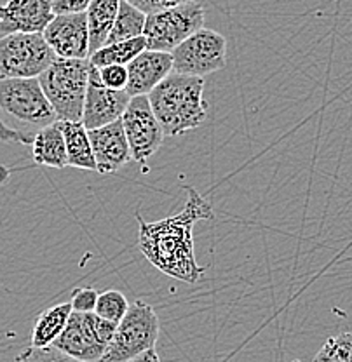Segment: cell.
<instances>
[{
  "mask_svg": "<svg viewBox=\"0 0 352 362\" xmlns=\"http://www.w3.org/2000/svg\"><path fill=\"white\" fill-rule=\"evenodd\" d=\"M52 18L51 0H7V4L0 6V37L42 33Z\"/></svg>",
  "mask_w": 352,
  "mask_h": 362,
  "instance_id": "obj_13",
  "label": "cell"
},
{
  "mask_svg": "<svg viewBox=\"0 0 352 362\" xmlns=\"http://www.w3.org/2000/svg\"><path fill=\"white\" fill-rule=\"evenodd\" d=\"M159 333L161 324L154 308L142 300L135 301L117 324L113 339L100 362H126L147 350H152Z\"/></svg>",
  "mask_w": 352,
  "mask_h": 362,
  "instance_id": "obj_6",
  "label": "cell"
},
{
  "mask_svg": "<svg viewBox=\"0 0 352 362\" xmlns=\"http://www.w3.org/2000/svg\"><path fill=\"white\" fill-rule=\"evenodd\" d=\"M188 194L183 209L175 216L149 221L136 214L138 220V247L147 259L169 277L195 284L206 269L195 259L194 225L200 220H213L211 204L195 188H185Z\"/></svg>",
  "mask_w": 352,
  "mask_h": 362,
  "instance_id": "obj_1",
  "label": "cell"
},
{
  "mask_svg": "<svg viewBox=\"0 0 352 362\" xmlns=\"http://www.w3.org/2000/svg\"><path fill=\"white\" fill-rule=\"evenodd\" d=\"M130 101L131 96L126 93V89L117 90L107 88L101 82L100 70L91 65L88 93H86L84 110H82V124L88 129H98V127L120 120Z\"/></svg>",
  "mask_w": 352,
  "mask_h": 362,
  "instance_id": "obj_11",
  "label": "cell"
},
{
  "mask_svg": "<svg viewBox=\"0 0 352 362\" xmlns=\"http://www.w3.org/2000/svg\"><path fill=\"white\" fill-rule=\"evenodd\" d=\"M72 312H74V308H72L70 301L68 303H58L44 310L33 322L32 346H35V349L51 346L59 338V334L65 331Z\"/></svg>",
  "mask_w": 352,
  "mask_h": 362,
  "instance_id": "obj_18",
  "label": "cell"
},
{
  "mask_svg": "<svg viewBox=\"0 0 352 362\" xmlns=\"http://www.w3.org/2000/svg\"><path fill=\"white\" fill-rule=\"evenodd\" d=\"M89 139L94 160H96V171L101 175L117 173L132 160L130 143H127L120 120L98 127V129H89Z\"/></svg>",
  "mask_w": 352,
  "mask_h": 362,
  "instance_id": "obj_14",
  "label": "cell"
},
{
  "mask_svg": "<svg viewBox=\"0 0 352 362\" xmlns=\"http://www.w3.org/2000/svg\"><path fill=\"white\" fill-rule=\"evenodd\" d=\"M63 136H65L68 168L88 169L96 171L93 146H91L89 129L81 122H62Z\"/></svg>",
  "mask_w": 352,
  "mask_h": 362,
  "instance_id": "obj_19",
  "label": "cell"
},
{
  "mask_svg": "<svg viewBox=\"0 0 352 362\" xmlns=\"http://www.w3.org/2000/svg\"><path fill=\"white\" fill-rule=\"evenodd\" d=\"M204 7L198 0L162 11L157 14H149L145 21V44L149 51L173 52L192 33L204 28Z\"/></svg>",
  "mask_w": 352,
  "mask_h": 362,
  "instance_id": "obj_8",
  "label": "cell"
},
{
  "mask_svg": "<svg viewBox=\"0 0 352 362\" xmlns=\"http://www.w3.org/2000/svg\"><path fill=\"white\" fill-rule=\"evenodd\" d=\"M55 59L42 33L0 37V78H39Z\"/></svg>",
  "mask_w": 352,
  "mask_h": 362,
  "instance_id": "obj_7",
  "label": "cell"
},
{
  "mask_svg": "<svg viewBox=\"0 0 352 362\" xmlns=\"http://www.w3.org/2000/svg\"><path fill=\"white\" fill-rule=\"evenodd\" d=\"M93 0H51L52 13L58 14H79L86 13Z\"/></svg>",
  "mask_w": 352,
  "mask_h": 362,
  "instance_id": "obj_28",
  "label": "cell"
},
{
  "mask_svg": "<svg viewBox=\"0 0 352 362\" xmlns=\"http://www.w3.org/2000/svg\"><path fill=\"white\" fill-rule=\"evenodd\" d=\"M55 122L58 117L39 78H0V141L32 145Z\"/></svg>",
  "mask_w": 352,
  "mask_h": 362,
  "instance_id": "obj_2",
  "label": "cell"
},
{
  "mask_svg": "<svg viewBox=\"0 0 352 362\" xmlns=\"http://www.w3.org/2000/svg\"><path fill=\"white\" fill-rule=\"evenodd\" d=\"M147 49L145 37H136V39L124 40V42L107 44L98 49L93 56H89V63L96 68L123 65L127 66L138 54H142Z\"/></svg>",
  "mask_w": 352,
  "mask_h": 362,
  "instance_id": "obj_20",
  "label": "cell"
},
{
  "mask_svg": "<svg viewBox=\"0 0 352 362\" xmlns=\"http://www.w3.org/2000/svg\"><path fill=\"white\" fill-rule=\"evenodd\" d=\"M126 362H161V359H159V354L155 352V349H152V350H147V352L140 354V356L132 357V359L126 361Z\"/></svg>",
  "mask_w": 352,
  "mask_h": 362,
  "instance_id": "obj_29",
  "label": "cell"
},
{
  "mask_svg": "<svg viewBox=\"0 0 352 362\" xmlns=\"http://www.w3.org/2000/svg\"><path fill=\"white\" fill-rule=\"evenodd\" d=\"M149 101L166 136L198 129L208 117L203 77L173 71L149 94Z\"/></svg>",
  "mask_w": 352,
  "mask_h": 362,
  "instance_id": "obj_3",
  "label": "cell"
},
{
  "mask_svg": "<svg viewBox=\"0 0 352 362\" xmlns=\"http://www.w3.org/2000/svg\"><path fill=\"white\" fill-rule=\"evenodd\" d=\"M120 0H93L86 11L89 28V56L107 44Z\"/></svg>",
  "mask_w": 352,
  "mask_h": 362,
  "instance_id": "obj_17",
  "label": "cell"
},
{
  "mask_svg": "<svg viewBox=\"0 0 352 362\" xmlns=\"http://www.w3.org/2000/svg\"><path fill=\"white\" fill-rule=\"evenodd\" d=\"M173 56V71L191 77H206L227 65V40L211 28H200L183 40Z\"/></svg>",
  "mask_w": 352,
  "mask_h": 362,
  "instance_id": "obj_9",
  "label": "cell"
},
{
  "mask_svg": "<svg viewBox=\"0 0 352 362\" xmlns=\"http://www.w3.org/2000/svg\"><path fill=\"white\" fill-rule=\"evenodd\" d=\"M14 362H79L72 357L65 356L63 352H59L55 346H47V349H35V346H30V349L23 350L20 356L14 359Z\"/></svg>",
  "mask_w": 352,
  "mask_h": 362,
  "instance_id": "obj_24",
  "label": "cell"
},
{
  "mask_svg": "<svg viewBox=\"0 0 352 362\" xmlns=\"http://www.w3.org/2000/svg\"><path fill=\"white\" fill-rule=\"evenodd\" d=\"M98 296H100V293L93 288H75L72 291L70 305L74 312L89 314V312H94V308H96Z\"/></svg>",
  "mask_w": 352,
  "mask_h": 362,
  "instance_id": "obj_25",
  "label": "cell"
},
{
  "mask_svg": "<svg viewBox=\"0 0 352 362\" xmlns=\"http://www.w3.org/2000/svg\"><path fill=\"white\" fill-rule=\"evenodd\" d=\"M127 310H130V301L126 300V296L120 291H115V289H108V291L100 293V296H98L94 314L110 320V322L119 324L123 317L127 314Z\"/></svg>",
  "mask_w": 352,
  "mask_h": 362,
  "instance_id": "obj_22",
  "label": "cell"
},
{
  "mask_svg": "<svg viewBox=\"0 0 352 362\" xmlns=\"http://www.w3.org/2000/svg\"><path fill=\"white\" fill-rule=\"evenodd\" d=\"M145 21H147L145 13H142V11L136 9L135 6H131L127 0H120L119 11H117L115 21H113L112 32L110 35H108L107 44L124 42V40H131V39H136V37H142L143 30H145Z\"/></svg>",
  "mask_w": 352,
  "mask_h": 362,
  "instance_id": "obj_21",
  "label": "cell"
},
{
  "mask_svg": "<svg viewBox=\"0 0 352 362\" xmlns=\"http://www.w3.org/2000/svg\"><path fill=\"white\" fill-rule=\"evenodd\" d=\"M56 58L89 59V28L86 13L58 14L42 32Z\"/></svg>",
  "mask_w": 352,
  "mask_h": 362,
  "instance_id": "obj_12",
  "label": "cell"
},
{
  "mask_svg": "<svg viewBox=\"0 0 352 362\" xmlns=\"http://www.w3.org/2000/svg\"><path fill=\"white\" fill-rule=\"evenodd\" d=\"M126 68V93L131 98L149 96L168 75L173 74V56L171 52L149 51V49H145Z\"/></svg>",
  "mask_w": 352,
  "mask_h": 362,
  "instance_id": "obj_15",
  "label": "cell"
},
{
  "mask_svg": "<svg viewBox=\"0 0 352 362\" xmlns=\"http://www.w3.org/2000/svg\"><path fill=\"white\" fill-rule=\"evenodd\" d=\"M30 146H32V156L37 164L55 169L68 168L65 136H63L59 120L40 131Z\"/></svg>",
  "mask_w": 352,
  "mask_h": 362,
  "instance_id": "obj_16",
  "label": "cell"
},
{
  "mask_svg": "<svg viewBox=\"0 0 352 362\" xmlns=\"http://www.w3.org/2000/svg\"><path fill=\"white\" fill-rule=\"evenodd\" d=\"M120 122L130 143L132 160L142 165L143 173H149V158L157 153L166 136L150 107L149 96L131 98L126 112L120 117Z\"/></svg>",
  "mask_w": 352,
  "mask_h": 362,
  "instance_id": "obj_10",
  "label": "cell"
},
{
  "mask_svg": "<svg viewBox=\"0 0 352 362\" xmlns=\"http://www.w3.org/2000/svg\"><path fill=\"white\" fill-rule=\"evenodd\" d=\"M89 59L56 58L39 84L59 122H81L89 82Z\"/></svg>",
  "mask_w": 352,
  "mask_h": 362,
  "instance_id": "obj_4",
  "label": "cell"
},
{
  "mask_svg": "<svg viewBox=\"0 0 352 362\" xmlns=\"http://www.w3.org/2000/svg\"><path fill=\"white\" fill-rule=\"evenodd\" d=\"M291 362H302V361H291Z\"/></svg>",
  "mask_w": 352,
  "mask_h": 362,
  "instance_id": "obj_30",
  "label": "cell"
},
{
  "mask_svg": "<svg viewBox=\"0 0 352 362\" xmlns=\"http://www.w3.org/2000/svg\"><path fill=\"white\" fill-rule=\"evenodd\" d=\"M100 70V78L107 88L123 90L127 86V68L123 65H110L98 68Z\"/></svg>",
  "mask_w": 352,
  "mask_h": 362,
  "instance_id": "obj_26",
  "label": "cell"
},
{
  "mask_svg": "<svg viewBox=\"0 0 352 362\" xmlns=\"http://www.w3.org/2000/svg\"><path fill=\"white\" fill-rule=\"evenodd\" d=\"M115 329V322L94 312H72L65 331L52 346L79 362H100L113 339Z\"/></svg>",
  "mask_w": 352,
  "mask_h": 362,
  "instance_id": "obj_5",
  "label": "cell"
},
{
  "mask_svg": "<svg viewBox=\"0 0 352 362\" xmlns=\"http://www.w3.org/2000/svg\"><path fill=\"white\" fill-rule=\"evenodd\" d=\"M314 362H352V333H342L328 338Z\"/></svg>",
  "mask_w": 352,
  "mask_h": 362,
  "instance_id": "obj_23",
  "label": "cell"
},
{
  "mask_svg": "<svg viewBox=\"0 0 352 362\" xmlns=\"http://www.w3.org/2000/svg\"><path fill=\"white\" fill-rule=\"evenodd\" d=\"M127 2L149 16V14H157L162 11L173 9V7L183 6V4L194 2V0H127Z\"/></svg>",
  "mask_w": 352,
  "mask_h": 362,
  "instance_id": "obj_27",
  "label": "cell"
}]
</instances>
